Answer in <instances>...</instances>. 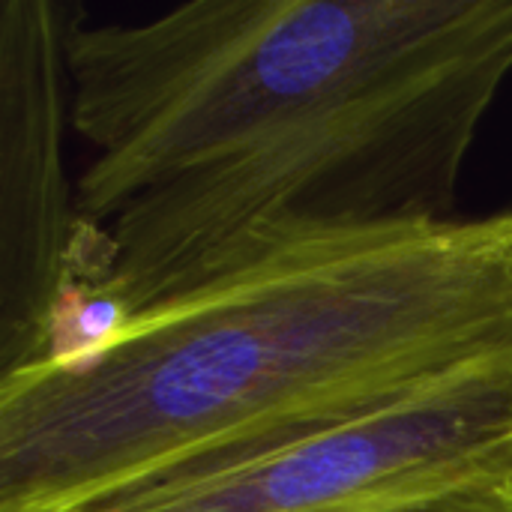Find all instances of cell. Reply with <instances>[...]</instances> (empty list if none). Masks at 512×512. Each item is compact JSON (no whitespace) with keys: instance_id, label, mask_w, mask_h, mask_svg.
<instances>
[{"instance_id":"obj_1","label":"cell","mask_w":512,"mask_h":512,"mask_svg":"<svg viewBox=\"0 0 512 512\" xmlns=\"http://www.w3.org/2000/svg\"><path fill=\"white\" fill-rule=\"evenodd\" d=\"M512 72V0H195L66 30L75 357L165 297L318 237L456 216Z\"/></svg>"},{"instance_id":"obj_2","label":"cell","mask_w":512,"mask_h":512,"mask_svg":"<svg viewBox=\"0 0 512 512\" xmlns=\"http://www.w3.org/2000/svg\"><path fill=\"white\" fill-rule=\"evenodd\" d=\"M495 369L512 207L285 246L0 378V512H75Z\"/></svg>"},{"instance_id":"obj_3","label":"cell","mask_w":512,"mask_h":512,"mask_svg":"<svg viewBox=\"0 0 512 512\" xmlns=\"http://www.w3.org/2000/svg\"><path fill=\"white\" fill-rule=\"evenodd\" d=\"M512 471V369L147 480L75 512H378Z\"/></svg>"},{"instance_id":"obj_4","label":"cell","mask_w":512,"mask_h":512,"mask_svg":"<svg viewBox=\"0 0 512 512\" xmlns=\"http://www.w3.org/2000/svg\"><path fill=\"white\" fill-rule=\"evenodd\" d=\"M63 9L0 0V378L45 360L78 276Z\"/></svg>"},{"instance_id":"obj_5","label":"cell","mask_w":512,"mask_h":512,"mask_svg":"<svg viewBox=\"0 0 512 512\" xmlns=\"http://www.w3.org/2000/svg\"><path fill=\"white\" fill-rule=\"evenodd\" d=\"M378 512H512V471L471 477Z\"/></svg>"}]
</instances>
